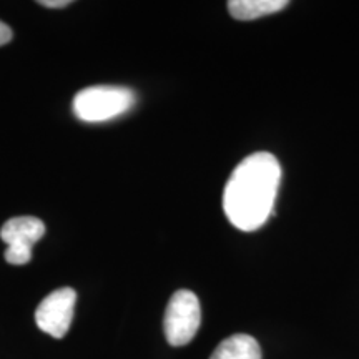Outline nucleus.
<instances>
[{
    "label": "nucleus",
    "instance_id": "obj_1",
    "mask_svg": "<svg viewBox=\"0 0 359 359\" xmlns=\"http://www.w3.org/2000/svg\"><path fill=\"white\" fill-rule=\"evenodd\" d=\"M281 167L275 155L257 151L236 165L223 191V210L241 231L262 228L273 215Z\"/></svg>",
    "mask_w": 359,
    "mask_h": 359
},
{
    "label": "nucleus",
    "instance_id": "obj_2",
    "mask_svg": "<svg viewBox=\"0 0 359 359\" xmlns=\"http://www.w3.org/2000/svg\"><path fill=\"white\" fill-rule=\"evenodd\" d=\"M135 92L127 87L97 85L87 87L75 95L74 111L82 122H107L123 115L135 105Z\"/></svg>",
    "mask_w": 359,
    "mask_h": 359
},
{
    "label": "nucleus",
    "instance_id": "obj_3",
    "mask_svg": "<svg viewBox=\"0 0 359 359\" xmlns=\"http://www.w3.org/2000/svg\"><path fill=\"white\" fill-rule=\"evenodd\" d=\"M201 323L200 299L190 290H178L170 298L163 318V331L172 346H185L198 333Z\"/></svg>",
    "mask_w": 359,
    "mask_h": 359
},
{
    "label": "nucleus",
    "instance_id": "obj_4",
    "mask_svg": "<svg viewBox=\"0 0 359 359\" xmlns=\"http://www.w3.org/2000/svg\"><path fill=\"white\" fill-rule=\"evenodd\" d=\"M45 235L42 219L34 217H17L4 223L0 238L7 243L6 259L11 264H27L32 259V248Z\"/></svg>",
    "mask_w": 359,
    "mask_h": 359
},
{
    "label": "nucleus",
    "instance_id": "obj_5",
    "mask_svg": "<svg viewBox=\"0 0 359 359\" xmlns=\"http://www.w3.org/2000/svg\"><path fill=\"white\" fill-rule=\"evenodd\" d=\"M75 303H77L75 290L67 286L55 290L39 304L35 311V323L43 333L50 334L55 339H62L70 330Z\"/></svg>",
    "mask_w": 359,
    "mask_h": 359
},
{
    "label": "nucleus",
    "instance_id": "obj_6",
    "mask_svg": "<svg viewBox=\"0 0 359 359\" xmlns=\"http://www.w3.org/2000/svg\"><path fill=\"white\" fill-rule=\"evenodd\" d=\"M210 359H262V348L248 334H233L218 344Z\"/></svg>",
    "mask_w": 359,
    "mask_h": 359
},
{
    "label": "nucleus",
    "instance_id": "obj_7",
    "mask_svg": "<svg viewBox=\"0 0 359 359\" xmlns=\"http://www.w3.org/2000/svg\"><path fill=\"white\" fill-rule=\"evenodd\" d=\"M288 0H230L228 11L236 20H255L288 7Z\"/></svg>",
    "mask_w": 359,
    "mask_h": 359
},
{
    "label": "nucleus",
    "instance_id": "obj_8",
    "mask_svg": "<svg viewBox=\"0 0 359 359\" xmlns=\"http://www.w3.org/2000/svg\"><path fill=\"white\" fill-rule=\"evenodd\" d=\"M12 35H13V34H12L11 27L4 24V22H0V47H2V45H6V43L11 42Z\"/></svg>",
    "mask_w": 359,
    "mask_h": 359
},
{
    "label": "nucleus",
    "instance_id": "obj_9",
    "mask_svg": "<svg viewBox=\"0 0 359 359\" xmlns=\"http://www.w3.org/2000/svg\"><path fill=\"white\" fill-rule=\"evenodd\" d=\"M39 4L48 8H60V7L70 6V0H40Z\"/></svg>",
    "mask_w": 359,
    "mask_h": 359
}]
</instances>
